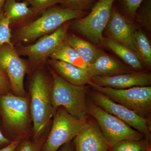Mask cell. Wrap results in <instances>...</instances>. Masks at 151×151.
<instances>
[{
	"label": "cell",
	"instance_id": "cell-10",
	"mask_svg": "<svg viewBox=\"0 0 151 151\" xmlns=\"http://www.w3.org/2000/svg\"><path fill=\"white\" fill-rule=\"evenodd\" d=\"M0 66L8 77L14 94L25 97L24 80L27 65L20 57L13 45L5 44L0 47Z\"/></svg>",
	"mask_w": 151,
	"mask_h": 151
},
{
	"label": "cell",
	"instance_id": "cell-17",
	"mask_svg": "<svg viewBox=\"0 0 151 151\" xmlns=\"http://www.w3.org/2000/svg\"><path fill=\"white\" fill-rule=\"evenodd\" d=\"M49 62L58 75L71 84L87 85L92 81V77L84 69L57 60L51 59Z\"/></svg>",
	"mask_w": 151,
	"mask_h": 151
},
{
	"label": "cell",
	"instance_id": "cell-33",
	"mask_svg": "<svg viewBox=\"0 0 151 151\" xmlns=\"http://www.w3.org/2000/svg\"><path fill=\"white\" fill-rule=\"evenodd\" d=\"M6 0H0V12L2 10L5 3L6 2Z\"/></svg>",
	"mask_w": 151,
	"mask_h": 151
},
{
	"label": "cell",
	"instance_id": "cell-15",
	"mask_svg": "<svg viewBox=\"0 0 151 151\" xmlns=\"http://www.w3.org/2000/svg\"><path fill=\"white\" fill-rule=\"evenodd\" d=\"M85 70L92 78L94 76H112L133 71L105 53L101 55L95 62L88 64Z\"/></svg>",
	"mask_w": 151,
	"mask_h": 151
},
{
	"label": "cell",
	"instance_id": "cell-34",
	"mask_svg": "<svg viewBox=\"0 0 151 151\" xmlns=\"http://www.w3.org/2000/svg\"><path fill=\"white\" fill-rule=\"evenodd\" d=\"M147 151H151L150 148H149L148 150Z\"/></svg>",
	"mask_w": 151,
	"mask_h": 151
},
{
	"label": "cell",
	"instance_id": "cell-4",
	"mask_svg": "<svg viewBox=\"0 0 151 151\" xmlns=\"http://www.w3.org/2000/svg\"><path fill=\"white\" fill-rule=\"evenodd\" d=\"M0 113L4 126L14 140L29 138L30 114L26 97L11 92L0 95Z\"/></svg>",
	"mask_w": 151,
	"mask_h": 151
},
{
	"label": "cell",
	"instance_id": "cell-26",
	"mask_svg": "<svg viewBox=\"0 0 151 151\" xmlns=\"http://www.w3.org/2000/svg\"><path fill=\"white\" fill-rule=\"evenodd\" d=\"M99 0H63L60 3L63 7L87 12L92 9Z\"/></svg>",
	"mask_w": 151,
	"mask_h": 151
},
{
	"label": "cell",
	"instance_id": "cell-5",
	"mask_svg": "<svg viewBox=\"0 0 151 151\" xmlns=\"http://www.w3.org/2000/svg\"><path fill=\"white\" fill-rule=\"evenodd\" d=\"M87 113L97 121L99 128L110 147L124 140L142 139L144 136L119 118L86 99Z\"/></svg>",
	"mask_w": 151,
	"mask_h": 151
},
{
	"label": "cell",
	"instance_id": "cell-18",
	"mask_svg": "<svg viewBox=\"0 0 151 151\" xmlns=\"http://www.w3.org/2000/svg\"><path fill=\"white\" fill-rule=\"evenodd\" d=\"M65 41L78 52L88 64L95 62L104 52L88 41L74 35H67Z\"/></svg>",
	"mask_w": 151,
	"mask_h": 151
},
{
	"label": "cell",
	"instance_id": "cell-30",
	"mask_svg": "<svg viewBox=\"0 0 151 151\" xmlns=\"http://www.w3.org/2000/svg\"><path fill=\"white\" fill-rule=\"evenodd\" d=\"M21 141V140L20 139L12 141L8 145L0 149V151H14L17 146Z\"/></svg>",
	"mask_w": 151,
	"mask_h": 151
},
{
	"label": "cell",
	"instance_id": "cell-29",
	"mask_svg": "<svg viewBox=\"0 0 151 151\" xmlns=\"http://www.w3.org/2000/svg\"><path fill=\"white\" fill-rule=\"evenodd\" d=\"M10 90L11 85L8 77L0 66V95L7 94Z\"/></svg>",
	"mask_w": 151,
	"mask_h": 151
},
{
	"label": "cell",
	"instance_id": "cell-9",
	"mask_svg": "<svg viewBox=\"0 0 151 151\" xmlns=\"http://www.w3.org/2000/svg\"><path fill=\"white\" fill-rule=\"evenodd\" d=\"M87 93L89 99L94 104L119 118L142 134L147 140L150 141L151 128L149 119L143 118L132 110L115 103L101 92L92 89Z\"/></svg>",
	"mask_w": 151,
	"mask_h": 151
},
{
	"label": "cell",
	"instance_id": "cell-7",
	"mask_svg": "<svg viewBox=\"0 0 151 151\" xmlns=\"http://www.w3.org/2000/svg\"><path fill=\"white\" fill-rule=\"evenodd\" d=\"M52 127L41 151H57L71 142L85 124L87 119H76L63 108L54 113Z\"/></svg>",
	"mask_w": 151,
	"mask_h": 151
},
{
	"label": "cell",
	"instance_id": "cell-31",
	"mask_svg": "<svg viewBox=\"0 0 151 151\" xmlns=\"http://www.w3.org/2000/svg\"><path fill=\"white\" fill-rule=\"evenodd\" d=\"M11 141L9 138L6 137L0 129V149L4 147L11 142Z\"/></svg>",
	"mask_w": 151,
	"mask_h": 151
},
{
	"label": "cell",
	"instance_id": "cell-6",
	"mask_svg": "<svg viewBox=\"0 0 151 151\" xmlns=\"http://www.w3.org/2000/svg\"><path fill=\"white\" fill-rule=\"evenodd\" d=\"M89 85L93 90L103 93L115 103L149 119L151 111V86L118 89L100 86L92 81Z\"/></svg>",
	"mask_w": 151,
	"mask_h": 151
},
{
	"label": "cell",
	"instance_id": "cell-25",
	"mask_svg": "<svg viewBox=\"0 0 151 151\" xmlns=\"http://www.w3.org/2000/svg\"><path fill=\"white\" fill-rule=\"evenodd\" d=\"M46 139V137L43 135L37 139L30 140L27 138L22 140L14 151H41Z\"/></svg>",
	"mask_w": 151,
	"mask_h": 151
},
{
	"label": "cell",
	"instance_id": "cell-11",
	"mask_svg": "<svg viewBox=\"0 0 151 151\" xmlns=\"http://www.w3.org/2000/svg\"><path fill=\"white\" fill-rule=\"evenodd\" d=\"M69 25V22H68L54 32L40 37L35 43L20 46L18 52L21 55L27 56L34 63L44 62L65 40Z\"/></svg>",
	"mask_w": 151,
	"mask_h": 151
},
{
	"label": "cell",
	"instance_id": "cell-16",
	"mask_svg": "<svg viewBox=\"0 0 151 151\" xmlns=\"http://www.w3.org/2000/svg\"><path fill=\"white\" fill-rule=\"evenodd\" d=\"M100 43L113 51L136 71L144 70L145 66L139 55L128 47L109 37H103Z\"/></svg>",
	"mask_w": 151,
	"mask_h": 151
},
{
	"label": "cell",
	"instance_id": "cell-14",
	"mask_svg": "<svg viewBox=\"0 0 151 151\" xmlns=\"http://www.w3.org/2000/svg\"><path fill=\"white\" fill-rule=\"evenodd\" d=\"M92 81L104 87L126 89L135 86H150L151 75L144 71H133L112 76H93Z\"/></svg>",
	"mask_w": 151,
	"mask_h": 151
},
{
	"label": "cell",
	"instance_id": "cell-1",
	"mask_svg": "<svg viewBox=\"0 0 151 151\" xmlns=\"http://www.w3.org/2000/svg\"><path fill=\"white\" fill-rule=\"evenodd\" d=\"M51 73L50 100L54 114L58 108H63L76 119H87L86 94L88 86L74 85L68 82L56 72L52 71Z\"/></svg>",
	"mask_w": 151,
	"mask_h": 151
},
{
	"label": "cell",
	"instance_id": "cell-27",
	"mask_svg": "<svg viewBox=\"0 0 151 151\" xmlns=\"http://www.w3.org/2000/svg\"><path fill=\"white\" fill-rule=\"evenodd\" d=\"M144 0H118L119 7L126 15L135 18L137 10Z\"/></svg>",
	"mask_w": 151,
	"mask_h": 151
},
{
	"label": "cell",
	"instance_id": "cell-19",
	"mask_svg": "<svg viewBox=\"0 0 151 151\" xmlns=\"http://www.w3.org/2000/svg\"><path fill=\"white\" fill-rule=\"evenodd\" d=\"M50 57L69 63L81 69H86L88 63L84 61L75 49L64 40L57 47Z\"/></svg>",
	"mask_w": 151,
	"mask_h": 151
},
{
	"label": "cell",
	"instance_id": "cell-21",
	"mask_svg": "<svg viewBox=\"0 0 151 151\" xmlns=\"http://www.w3.org/2000/svg\"><path fill=\"white\" fill-rule=\"evenodd\" d=\"M134 40L137 52L147 66L151 67V47L150 43L142 30H136L134 34Z\"/></svg>",
	"mask_w": 151,
	"mask_h": 151
},
{
	"label": "cell",
	"instance_id": "cell-24",
	"mask_svg": "<svg viewBox=\"0 0 151 151\" xmlns=\"http://www.w3.org/2000/svg\"><path fill=\"white\" fill-rule=\"evenodd\" d=\"M10 25L9 20L2 10L0 12V47L5 44L13 45L11 42Z\"/></svg>",
	"mask_w": 151,
	"mask_h": 151
},
{
	"label": "cell",
	"instance_id": "cell-12",
	"mask_svg": "<svg viewBox=\"0 0 151 151\" xmlns=\"http://www.w3.org/2000/svg\"><path fill=\"white\" fill-rule=\"evenodd\" d=\"M132 22L113 5L106 26L107 33L108 37L123 44L137 53L134 40V34L136 30Z\"/></svg>",
	"mask_w": 151,
	"mask_h": 151
},
{
	"label": "cell",
	"instance_id": "cell-32",
	"mask_svg": "<svg viewBox=\"0 0 151 151\" xmlns=\"http://www.w3.org/2000/svg\"><path fill=\"white\" fill-rule=\"evenodd\" d=\"M59 151H75L73 142H69L63 145L60 148Z\"/></svg>",
	"mask_w": 151,
	"mask_h": 151
},
{
	"label": "cell",
	"instance_id": "cell-23",
	"mask_svg": "<svg viewBox=\"0 0 151 151\" xmlns=\"http://www.w3.org/2000/svg\"><path fill=\"white\" fill-rule=\"evenodd\" d=\"M135 18L143 27L151 29V0H144L137 10Z\"/></svg>",
	"mask_w": 151,
	"mask_h": 151
},
{
	"label": "cell",
	"instance_id": "cell-13",
	"mask_svg": "<svg viewBox=\"0 0 151 151\" xmlns=\"http://www.w3.org/2000/svg\"><path fill=\"white\" fill-rule=\"evenodd\" d=\"M73 143L75 151H108L109 147L98 124L88 119Z\"/></svg>",
	"mask_w": 151,
	"mask_h": 151
},
{
	"label": "cell",
	"instance_id": "cell-28",
	"mask_svg": "<svg viewBox=\"0 0 151 151\" xmlns=\"http://www.w3.org/2000/svg\"><path fill=\"white\" fill-rule=\"evenodd\" d=\"M32 6L35 14H42L47 9L58 4H60L63 0H22Z\"/></svg>",
	"mask_w": 151,
	"mask_h": 151
},
{
	"label": "cell",
	"instance_id": "cell-8",
	"mask_svg": "<svg viewBox=\"0 0 151 151\" xmlns=\"http://www.w3.org/2000/svg\"><path fill=\"white\" fill-rule=\"evenodd\" d=\"M115 1L99 0L89 13L81 18L74 19L73 27L93 43H100Z\"/></svg>",
	"mask_w": 151,
	"mask_h": 151
},
{
	"label": "cell",
	"instance_id": "cell-2",
	"mask_svg": "<svg viewBox=\"0 0 151 151\" xmlns=\"http://www.w3.org/2000/svg\"><path fill=\"white\" fill-rule=\"evenodd\" d=\"M88 14L84 11L53 6L42 12L37 19L20 28L16 33V37L19 41H33L54 32L65 23L81 18Z\"/></svg>",
	"mask_w": 151,
	"mask_h": 151
},
{
	"label": "cell",
	"instance_id": "cell-3",
	"mask_svg": "<svg viewBox=\"0 0 151 151\" xmlns=\"http://www.w3.org/2000/svg\"><path fill=\"white\" fill-rule=\"evenodd\" d=\"M51 84L41 71L33 76L29 86V110L33 123V138L43 135L45 128L54 115L50 100Z\"/></svg>",
	"mask_w": 151,
	"mask_h": 151
},
{
	"label": "cell",
	"instance_id": "cell-20",
	"mask_svg": "<svg viewBox=\"0 0 151 151\" xmlns=\"http://www.w3.org/2000/svg\"><path fill=\"white\" fill-rule=\"evenodd\" d=\"M26 2H18L17 0H6L3 7V11L6 17L9 20L10 24L31 16L35 14Z\"/></svg>",
	"mask_w": 151,
	"mask_h": 151
},
{
	"label": "cell",
	"instance_id": "cell-22",
	"mask_svg": "<svg viewBox=\"0 0 151 151\" xmlns=\"http://www.w3.org/2000/svg\"><path fill=\"white\" fill-rule=\"evenodd\" d=\"M150 141L147 139L135 140H124L111 147L112 151H147L150 147Z\"/></svg>",
	"mask_w": 151,
	"mask_h": 151
}]
</instances>
